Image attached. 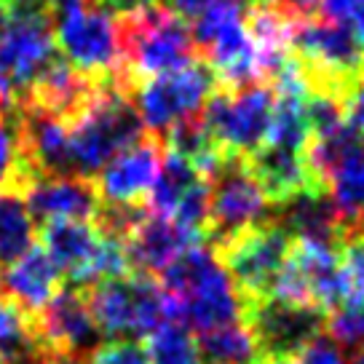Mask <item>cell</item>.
<instances>
[{
    "mask_svg": "<svg viewBox=\"0 0 364 364\" xmlns=\"http://www.w3.org/2000/svg\"><path fill=\"white\" fill-rule=\"evenodd\" d=\"M164 318L191 332H212L241 321V300L228 271L204 241L185 250L159 273Z\"/></svg>",
    "mask_w": 364,
    "mask_h": 364,
    "instance_id": "obj_1",
    "label": "cell"
},
{
    "mask_svg": "<svg viewBox=\"0 0 364 364\" xmlns=\"http://www.w3.org/2000/svg\"><path fill=\"white\" fill-rule=\"evenodd\" d=\"M121 62L113 86L121 94L134 97V91L148 78L180 70L198 59L191 24L166 3H153L139 11L115 16Z\"/></svg>",
    "mask_w": 364,
    "mask_h": 364,
    "instance_id": "obj_2",
    "label": "cell"
},
{
    "mask_svg": "<svg viewBox=\"0 0 364 364\" xmlns=\"http://www.w3.org/2000/svg\"><path fill=\"white\" fill-rule=\"evenodd\" d=\"M148 129L129 94L102 86L91 105L70 124L73 166L78 177H94L105 164L136 145Z\"/></svg>",
    "mask_w": 364,
    "mask_h": 364,
    "instance_id": "obj_3",
    "label": "cell"
},
{
    "mask_svg": "<svg viewBox=\"0 0 364 364\" xmlns=\"http://www.w3.org/2000/svg\"><path fill=\"white\" fill-rule=\"evenodd\" d=\"M54 54V14L46 0L14 3L9 27L0 35V97L22 107Z\"/></svg>",
    "mask_w": 364,
    "mask_h": 364,
    "instance_id": "obj_4",
    "label": "cell"
},
{
    "mask_svg": "<svg viewBox=\"0 0 364 364\" xmlns=\"http://www.w3.org/2000/svg\"><path fill=\"white\" fill-rule=\"evenodd\" d=\"M91 318L102 338L139 341L159 327L164 318V289L148 273H126L102 279L83 289Z\"/></svg>",
    "mask_w": 364,
    "mask_h": 364,
    "instance_id": "obj_5",
    "label": "cell"
},
{
    "mask_svg": "<svg viewBox=\"0 0 364 364\" xmlns=\"http://www.w3.org/2000/svg\"><path fill=\"white\" fill-rule=\"evenodd\" d=\"M276 91L265 80H255L250 86H220L209 94L201 107L206 126L217 145L230 156H250L265 145Z\"/></svg>",
    "mask_w": 364,
    "mask_h": 364,
    "instance_id": "obj_6",
    "label": "cell"
},
{
    "mask_svg": "<svg viewBox=\"0 0 364 364\" xmlns=\"http://www.w3.org/2000/svg\"><path fill=\"white\" fill-rule=\"evenodd\" d=\"M209 215L204 225V244L220 250L225 241L252 225L273 217V204L247 169L244 156H228L225 164L209 177Z\"/></svg>",
    "mask_w": 364,
    "mask_h": 364,
    "instance_id": "obj_7",
    "label": "cell"
},
{
    "mask_svg": "<svg viewBox=\"0 0 364 364\" xmlns=\"http://www.w3.org/2000/svg\"><path fill=\"white\" fill-rule=\"evenodd\" d=\"M289 250H292V236L271 217L260 225L236 233L220 250L212 252L220 257L244 306L271 295V287L279 271L284 268Z\"/></svg>",
    "mask_w": 364,
    "mask_h": 364,
    "instance_id": "obj_8",
    "label": "cell"
},
{
    "mask_svg": "<svg viewBox=\"0 0 364 364\" xmlns=\"http://www.w3.org/2000/svg\"><path fill=\"white\" fill-rule=\"evenodd\" d=\"M217 89L215 70L204 59H196L180 70L148 78L136 94V110L148 134L164 136L171 126L193 113H201L209 94Z\"/></svg>",
    "mask_w": 364,
    "mask_h": 364,
    "instance_id": "obj_9",
    "label": "cell"
},
{
    "mask_svg": "<svg viewBox=\"0 0 364 364\" xmlns=\"http://www.w3.org/2000/svg\"><path fill=\"white\" fill-rule=\"evenodd\" d=\"M54 41H57L62 57L68 59L73 68L113 86L115 70L121 62L115 16L105 14L102 9H94L89 3L75 11L59 14L57 24H54Z\"/></svg>",
    "mask_w": 364,
    "mask_h": 364,
    "instance_id": "obj_10",
    "label": "cell"
},
{
    "mask_svg": "<svg viewBox=\"0 0 364 364\" xmlns=\"http://www.w3.org/2000/svg\"><path fill=\"white\" fill-rule=\"evenodd\" d=\"M327 314L314 306H295L276 297H260L241 306V321L250 327L260 353L295 356L308 341L324 332Z\"/></svg>",
    "mask_w": 364,
    "mask_h": 364,
    "instance_id": "obj_11",
    "label": "cell"
},
{
    "mask_svg": "<svg viewBox=\"0 0 364 364\" xmlns=\"http://www.w3.org/2000/svg\"><path fill=\"white\" fill-rule=\"evenodd\" d=\"M35 321H38L41 338L51 351L80 359V362H89L91 353L105 343L91 318L83 289H75V287L59 289L35 314Z\"/></svg>",
    "mask_w": 364,
    "mask_h": 364,
    "instance_id": "obj_12",
    "label": "cell"
},
{
    "mask_svg": "<svg viewBox=\"0 0 364 364\" xmlns=\"http://www.w3.org/2000/svg\"><path fill=\"white\" fill-rule=\"evenodd\" d=\"M164 153V142L153 134H145L136 145L118 153L91 177L100 198L107 204H145Z\"/></svg>",
    "mask_w": 364,
    "mask_h": 364,
    "instance_id": "obj_13",
    "label": "cell"
},
{
    "mask_svg": "<svg viewBox=\"0 0 364 364\" xmlns=\"http://www.w3.org/2000/svg\"><path fill=\"white\" fill-rule=\"evenodd\" d=\"M201 241H204V236L193 228L180 225L171 217L148 212L124 239V247L132 273H148V276L159 279V273L169 262H174L182 252L201 244Z\"/></svg>",
    "mask_w": 364,
    "mask_h": 364,
    "instance_id": "obj_14",
    "label": "cell"
},
{
    "mask_svg": "<svg viewBox=\"0 0 364 364\" xmlns=\"http://www.w3.org/2000/svg\"><path fill=\"white\" fill-rule=\"evenodd\" d=\"M41 247L48 252L70 287L86 289L94 255L100 250V230L89 220L57 217L41 223Z\"/></svg>",
    "mask_w": 364,
    "mask_h": 364,
    "instance_id": "obj_15",
    "label": "cell"
},
{
    "mask_svg": "<svg viewBox=\"0 0 364 364\" xmlns=\"http://www.w3.org/2000/svg\"><path fill=\"white\" fill-rule=\"evenodd\" d=\"M244 161L273 206L284 204L306 191H324L308 169L306 153L262 145L255 153L244 156Z\"/></svg>",
    "mask_w": 364,
    "mask_h": 364,
    "instance_id": "obj_16",
    "label": "cell"
},
{
    "mask_svg": "<svg viewBox=\"0 0 364 364\" xmlns=\"http://www.w3.org/2000/svg\"><path fill=\"white\" fill-rule=\"evenodd\" d=\"M33 220L46 223L57 217L70 220H94L102 198L89 177H38L24 193Z\"/></svg>",
    "mask_w": 364,
    "mask_h": 364,
    "instance_id": "obj_17",
    "label": "cell"
},
{
    "mask_svg": "<svg viewBox=\"0 0 364 364\" xmlns=\"http://www.w3.org/2000/svg\"><path fill=\"white\" fill-rule=\"evenodd\" d=\"M0 289L24 311L38 314L62 289V273L41 244H33L16 262L0 273Z\"/></svg>",
    "mask_w": 364,
    "mask_h": 364,
    "instance_id": "obj_18",
    "label": "cell"
},
{
    "mask_svg": "<svg viewBox=\"0 0 364 364\" xmlns=\"http://www.w3.org/2000/svg\"><path fill=\"white\" fill-rule=\"evenodd\" d=\"M273 220L284 228L292 239H311L338 244L343 223L327 191H306L284 204L273 206Z\"/></svg>",
    "mask_w": 364,
    "mask_h": 364,
    "instance_id": "obj_19",
    "label": "cell"
},
{
    "mask_svg": "<svg viewBox=\"0 0 364 364\" xmlns=\"http://www.w3.org/2000/svg\"><path fill=\"white\" fill-rule=\"evenodd\" d=\"M327 193L341 215L343 230L364 225V136L327 177Z\"/></svg>",
    "mask_w": 364,
    "mask_h": 364,
    "instance_id": "obj_20",
    "label": "cell"
},
{
    "mask_svg": "<svg viewBox=\"0 0 364 364\" xmlns=\"http://www.w3.org/2000/svg\"><path fill=\"white\" fill-rule=\"evenodd\" d=\"M35 244V220L24 193L0 188V273Z\"/></svg>",
    "mask_w": 364,
    "mask_h": 364,
    "instance_id": "obj_21",
    "label": "cell"
},
{
    "mask_svg": "<svg viewBox=\"0 0 364 364\" xmlns=\"http://www.w3.org/2000/svg\"><path fill=\"white\" fill-rule=\"evenodd\" d=\"M201 180L204 177L196 171L193 164H188L182 156L166 150L164 159H161V169L156 174V182H153L148 198H145L148 212L150 215L171 217L182 198L191 193Z\"/></svg>",
    "mask_w": 364,
    "mask_h": 364,
    "instance_id": "obj_22",
    "label": "cell"
},
{
    "mask_svg": "<svg viewBox=\"0 0 364 364\" xmlns=\"http://www.w3.org/2000/svg\"><path fill=\"white\" fill-rule=\"evenodd\" d=\"M311 142V126L306 115V91L279 89L273 100L271 129L265 145L303 153Z\"/></svg>",
    "mask_w": 364,
    "mask_h": 364,
    "instance_id": "obj_23",
    "label": "cell"
},
{
    "mask_svg": "<svg viewBox=\"0 0 364 364\" xmlns=\"http://www.w3.org/2000/svg\"><path fill=\"white\" fill-rule=\"evenodd\" d=\"M201 364H255L257 343L244 321H233L228 327L204 332L198 341Z\"/></svg>",
    "mask_w": 364,
    "mask_h": 364,
    "instance_id": "obj_24",
    "label": "cell"
},
{
    "mask_svg": "<svg viewBox=\"0 0 364 364\" xmlns=\"http://www.w3.org/2000/svg\"><path fill=\"white\" fill-rule=\"evenodd\" d=\"M341 306H364V225L346 228L335 244Z\"/></svg>",
    "mask_w": 364,
    "mask_h": 364,
    "instance_id": "obj_25",
    "label": "cell"
},
{
    "mask_svg": "<svg viewBox=\"0 0 364 364\" xmlns=\"http://www.w3.org/2000/svg\"><path fill=\"white\" fill-rule=\"evenodd\" d=\"M142 348L148 364H201L193 332L177 321H161L150 335H145Z\"/></svg>",
    "mask_w": 364,
    "mask_h": 364,
    "instance_id": "obj_26",
    "label": "cell"
},
{
    "mask_svg": "<svg viewBox=\"0 0 364 364\" xmlns=\"http://www.w3.org/2000/svg\"><path fill=\"white\" fill-rule=\"evenodd\" d=\"M324 332L338 343V348H353L364 341V306H341L324 318Z\"/></svg>",
    "mask_w": 364,
    "mask_h": 364,
    "instance_id": "obj_27",
    "label": "cell"
},
{
    "mask_svg": "<svg viewBox=\"0 0 364 364\" xmlns=\"http://www.w3.org/2000/svg\"><path fill=\"white\" fill-rule=\"evenodd\" d=\"M86 364H148L145 359V348L139 341H105L97 351L89 356Z\"/></svg>",
    "mask_w": 364,
    "mask_h": 364,
    "instance_id": "obj_28",
    "label": "cell"
},
{
    "mask_svg": "<svg viewBox=\"0 0 364 364\" xmlns=\"http://www.w3.org/2000/svg\"><path fill=\"white\" fill-rule=\"evenodd\" d=\"M346 124L351 126L356 134L364 136V75L353 83L351 94L346 100Z\"/></svg>",
    "mask_w": 364,
    "mask_h": 364,
    "instance_id": "obj_29",
    "label": "cell"
},
{
    "mask_svg": "<svg viewBox=\"0 0 364 364\" xmlns=\"http://www.w3.org/2000/svg\"><path fill=\"white\" fill-rule=\"evenodd\" d=\"M318 6H321V14L327 19L348 24L356 16V11L364 6V0H318Z\"/></svg>",
    "mask_w": 364,
    "mask_h": 364,
    "instance_id": "obj_30",
    "label": "cell"
},
{
    "mask_svg": "<svg viewBox=\"0 0 364 364\" xmlns=\"http://www.w3.org/2000/svg\"><path fill=\"white\" fill-rule=\"evenodd\" d=\"M153 3H161V0H89V6L102 9L110 16H124V14L139 11L145 6H153Z\"/></svg>",
    "mask_w": 364,
    "mask_h": 364,
    "instance_id": "obj_31",
    "label": "cell"
},
{
    "mask_svg": "<svg viewBox=\"0 0 364 364\" xmlns=\"http://www.w3.org/2000/svg\"><path fill=\"white\" fill-rule=\"evenodd\" d=\"M273 6H279V9H284V11L295 14L300 19H306L311 14H316L318 9V0H268Z\"/></svg>",
    "mask_w": 364,
    "mask_h": 364,
    "instance_id": "obj_32",
    "label": "cell"
},
{
    "mask_svg": "<svg viewBox=\"0 0 364 364\" xmlns=\"http://www.w3.org/2000/svg\"><path fill=\"white\" fill-rule=\"evenodd\" d=\"M215 0H166L171 11H177L182 19H193L196 14H201L206 6H212Z\"/></svg>",
    "mask_w": 364,
    "mask_h": 364,
    "instance_id": "obj_33",
    "label": "cell"
},
{
    "mask_svg": "<svg viewBox=\"0 0 364 364\" xmlns=\"http://www.w3.org/2000/svg\"><path fill=\"white\" fill-rule=\"evenodd\" d=\"M89 0H46V6L51 9V14L54 16H59V14H68V11H75V9H80V6H86Z\"/></svg>",
    "mask_w": 364,
    "mask_h": 364,
    "instance_id": "obj_34",
    "label": "cell"
},
{
    "mask_svg": "<svg viewBox=\"0 0 364 364\" xmlns=\"http://www.w3.org/2000/svg\"><path fill=\"white\" fill-rule=\"evenodd\" d=\"M9 19H11V6H9L6 0H0V35L6 33V27H9Z\"/></svg>",
    "mask_w": 364,
    "mask_h": 364,
    "instance_id": "obj_35",
    "label": "cell"
},
{
    "mask_svg": "<svg viewBox=\"0 0 364 364\" xmlns=\"http://www.w3.org/2000/svg\"><path fill=\"white\" fill-rule=\"evenodd\" d=\"M48 364H86V362H80V359H73V356H65V353H54Z\"/></svg>",
    "mask_w": 364,
    "mask_h": 364,
    "instance_id": "obj_36",
    "label": "cell"
},
{
    "mask_svg": "<svg viewBox=\"0 0 364 364\" xmlns=\"http://www.w3.org/2000/svg\"><path fill=\"white\" fill-rule=\"evenodd\" d=\"M6 3H9V6H14V3H22V0H6Z\"/></svg>",
    "mask_w": 364,
    "mask_h": 364,
    "instance_id": "obj_37",
    "label": "cell"
},
{
    "mask_svg": "<svg viewBox=\"0 0 364 364\" xmlns=\"http://www.w3.org/2000/svg\"><path fill=\"white\" fill-rule=\"evenodd\" d=\"M0 364H3V362H0Z\"/></svg>",
    "mask_w": 364,
    "mask_h": 364,
    "instance_id": "obj_38",
    "label": "cell"
}]
</instances>
